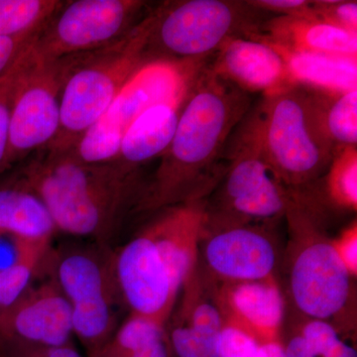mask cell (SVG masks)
Instances as JSON below:
<instances>
[{
  "instance_id": "obj_1",
  "label": "cell",
  "mask_w": 357,
  "mask_h": 357,
  "mask_svg": "<svg viewBox=\"0 0 357 357\" xmlns=\"http://www.w3.org/2000/svg\"><path fill=\"white\" fill-rule=\"evenodd\" d=\"M248 105V96L213 70L192 81L173 139L135 211H162L202 199L217 180L215 163Z\"/></svg>"
},
{
  "instance_id": "obj_2",
  "label": "cell",
  "mask_w": 357,
  "mask_h": 357,
  "mask_svg": "<svg viewBox=\"0 0 357 357\" xmlns=\"http://www.w3.org/2000/svg\"><path fill=\"white\" fill-rule=\"evenodd\" d=\"M18 174L48 208L57 231L112 248L143 188L114 163L86 164L70 150L35 154Z\"/></svg>"
},
{
  "instance_id": "obj_3",
  "label": "cell",
  "mask_w": 357,
  "mask_h": 357,
  "mask_svg": "<svg viewBox=\"0 0 357 357\" xmlns=\"http://www.w3.org/2000/svg\"><path fill=\"white\" fill-rule=\"evenodd\" d=\"M147 35L148 14L119 41L59 60L61 126L49 150H72L102 119L129 79L148 62Z\"/></svg>"
},
{
  "instance_id": "obj_4",
  "label": "cell",
  "mask_w": 357,
  "mask_h": 357,
  "mask_svg": "<svg viewBox=\"0 0 357 357\" xmlns=\"http://www.w3.org/2000/svg\"><path fill=\"white\" fill-rule=\"evenodd\" d=\"M246 129L291 189L324 175L335 155L319 128L311 91L295 84L266 95Z\"/></svg>"
},
{
  "instance_id": "obj_5",
  "label": "cell",
  "mask_w": 357,
  "mask_h": 357,
  "mask_svg": "<svg viewBox=\"0 0 357 357\" xmlns=\"http://www.w3.org/2000/svg\"><path fill=\"white\" fill-rule=\"evenodd\" d=\"M194 76V64L148 61L129 79L109 109L79 138L70 151L86 164H109L122 138L138 117L154 105L184 103Z\"/></svg>"
},
{
  "instance_id": "obj_6",
  "label": "cell",
  "mask_w": 357,
  "mask_h": 357,
  "mask_svg": "<svg viewBox=\"0 0 357 357\" xmlns=\"http://www.w3.org/2000/svg\"><path fill=\"white\" fill-rule=\"evenodd\" d=\"M248 2L185 0L166 2L148 13V61L194 64L245 28Z\"/></svg>"
},
{
  "instance_id": "obj_7",
  "label": "cell",
  "mask_w": 357,
  "mask_h": 357,
  "mask_svg": "<svg viewBox=\"0 0 357 357\" xmlns=\"http://www.w3.org/2000/svg\"><path fill=\"white\" fill-rule=\"evenodd\" d=\"M146 2L138 0H70L46 21L30 47L38 62L96 50L119 41L140 22Z\"/></svg>"
},
{
  "instance_id": "obj_8",
  "label": "cell",
  "mask_w": 357,
  "mask_h": 357,
  "mask_svg": "<svg viewBox=\"0 0 357 357\" xmlns=\"http://www.w3.org/2000/svg\"><path fill=\"white\" fill-rule=\"evenodd\" d=\"M297 225L290 265V292L294 304L307 318L330 321L344 312L349 297L352 277L326 238L307 225L304 211L288 215Z\"/></svg>"
},
{
  "instance_id": "obj_9",
  "label": "cell",
  "mask_w": 357,
  "mask_h": 357,
  "mask_svg": "<svg viewBox=\"0 0 357 357\" xmlns=\"http://www.w3.org/2000/svg\"><path fill=\"white\" fill-rule=\"evenodd\" d=\"M225 172L222 210L208 215L241 222H266L301 208L293 189L284 184L248 129L238 138Z\"/></svg>"
},
{
  "instance_id": "obj_10",
  "label": "cell",
  "mask_w": 357,
  "mask_h": 357,
  "mask_svg": "<svg viewBox=\"0 0 357 357\" xmlns=\"http://www.w3.org/2000/svg\"><path fill=\"white\" fill-rule=\"evenodd\" d=\"M61 88L60 61L38 62L32 57L29 48L13 98L8 170L53 144L61 126Z\"/></svg>"
},
{
  "instance_id": "obj_11",
  "label": "cell",
  "mask_w": 357,
  "mask_h": 357,
  "mask_svg": "<svg viewBox=\"0 0 357 357\" xmlns=\"http://www.w3.org/2000/svg\"><path fill=\"white\" fill-rule=\"evenodd\" d=\"M114 249L93 243L53 250L45 265L69 301L73 321H105L119 316L122 300Z\"/></svg>"
},
{
  "instance_id": "obj_12",
  "label": "cell",
  "mask_w": 357,
  "mask_h": 357,
  "mask_svg": "<svg viewBox=\"0 0 357 357\" xmlns=\"http://www.w3.org/2000/svg\"><path fill=\"white\" fill-rule=\"evenodd\" d=\"M115 277L129 314L169 321L178 298L165 263L146 229L114 249Z\"/></svg>"
},
{
  "instance_id": "obj_13",
  "label": "cell",
  "mask_w": 357,
  "mask_h": 357,
  "mask_svg": "<svg viewBox=\"0 0 357 357\" xmlns=\"http://www.w3.org/2000/svg\"><path fill=\"white\" fill-rule=\"evenodd\" d=\"M204 256L211 275L225 283L274 276L277 249L266 230L253 222L208 217Z\"/></svg>"
},
{
  "instance_id": "obj_14",
  "label": "cell",
  "mask_w": 357,
  "mask_h": 357,
  "mask_svg": "<svg viewBox=\"0 0 357 357\" xmlns=\"http://www.w3.org/2000/svg\"><path fill=\"white\" fill-rule=\"evenodd\" d=\"M72 310L49 275L33 280L13 304L0 309V338L39 345L73 342Z\"/></svg>"
},
{
  "instance_id": "obj_15",
  "label": "cell",
  "mask_w": 357,
  "mask_h": 357,
  "mask_svg": "<svg viewBox=\"0 0 357 357\" xmlns=\"http://www.w3.org/2000/svg\"><path fill=\"white\" fill-rule=\"evenodd\" d=\"M145 229L165 263L175 290L180 295L185 282L198 268L199 245L203 241L208 213L199 201L164 208Z\"/></svg>"
},
{
  "instance_id": "obj_16",
  "label": "cell",
  "mask_w": 357,
  "mask_h": 357,
  "mask_svg": "<svg viewBox=\"0 0 357 357\" xmlns=\"http://www.w3.org/2000/svg\"><path fill=\"white\" fill-rule=\"evenodd\" d=\"M217 301L225 321L243 328L260 344L280 340L285 303L274 276L225 283Z\"/></svg>"
},
{
  "instance_id": "obj_17",
  "label": "cell",
  "mask_w": 357,
  "mask_h": 357,
  "mask_svg": "<svg viewBox=\"0 0 357 357\" xmlns=\"http://www.w3.org/2000/svg\"><path fill=\"white\" fill-rule=\"evenodd\" d=\"M182 303L167 326L175 357H218V347L225 319L218 301L208 299L198 268L183 287Z\"/></svg>"
},
{
  "instance_id": "obj_18",
  "label": "cell",
  "mask_w": 357,
  "mask_h": 357,
  "mask_svg": "<svg viewBox=\"0 0 357 357\" xmlns=\"http://www.w3.org/2000/svg\"><path fill=\"white\" fill-rule=\"evenodd\" d=\"M218 50L213 72L237 88L269 95L288 86L286 81L292 84L281 54L265 42L232 37Z\"/></svg>"
},
{
  "instance_id": "obj_19",
  "label": "cell",
  "mask_w": 357,
  "mask_h": 357,
  "mask_svg": "<svg viewBox=\"0 0 357 357\" xmlns=\"http://www.w3.org/2000/svg\"><path fill=\"white\" fill-rule=\"evenodd\" d=\"M260 41L285 53H323L356 58L357 34L314 18L279 16L266 23Z\"/></svg>"
},
{
  "instance_id": "obj_20",
  "label": "cell",
  "mask_w": 357,
  "mask_h": 357,
  "mask_svg": "<svg viewBox=\"0 0 357 357\" xmlns=\"http://www.w3.org/2000/svg\"><path fill=\"white\" fill-rule=\"evenodd\" d=\"M57 232L43 201L20 174L0 178V234L52 243Z\"/></svg>"
},
{
  "instance_id": "obj_21",
  "label": "cell",
  "mask_w": 357,
  "mask_h": 357,
  "mask_svg": "<svg viewBox=\"0 0 357 357\" xmlns=\"http://www.w3.org/2000/svg\"><path fill=\"white\" fill-rule=\"evenodd\" d=\"M184 103L154 105L136 119L122 138L119 153L112 163L128 173L160 158L170 145Z\"/></svg>"
},
{
  "instance_id": "obj_22",
  "label": "cell",
  "mask_w": 357,
  "mask_h": 357,
  "mask_svg": "<svg viewBox=\"0 0 357 357\" xmlns=\"http://www.w3.org/2000/svg\"><path fill=\"white\" fill-rule=\"evenodd\" d=\"M279 53L285 61L292 84L326 93L356 89V58L323 53Z\"/></svg>"
},
{
  "instance_id": "obj_23",
  "label": "cell",
  "mask_w": 357,
  "mask_h": 357,
  "mask_svg": "<svg viewBox=\"0 0 357 357\" xmlns=\"http://www.w3.org/2000/svg\"><path fill=\"white\" fill-rule=\"evenodd\" d=\"M86 357H175V354L165 324L129 314L112 337Z\"/></svg>"
},
{
  "instance_id": "obj_24",
  "label": "cell",
  "mask_w": 357,
  "mask_h": 357,
  "mask_svg": "<svg viewBox=\"0 0 357 357\" xmlns=\"http://www.w3.org/2000/svg\"><path fill=\"white\" fill-rule=\"evenodd\" d=\"M311 96L319 128L335 154L357 143V89L344 93L312 89Z\"/></svg>"
},
{
  "instance_id": "obj_25",
  "label": "cell",
  "mask_w": 357,
  "mask_h": 357,
  "mask_svg": "<svg viewBox=\"0 0 357 357\" xmlns=\"http://www.w3.org/2000/svg\"><path fill=\"white\" fill-rule=\"evenodd\" d=\"M51 243H34L0 234V301L13 291L26 264H44Z\"/></svg>"
},
{
  "instance_id": "obj_26",
  "label": "cell",
  "mask_w": 357,
  "mask_h": 357,
  "mask_svg": "<svg viewBox=\"0 0 357 357\" xmlns=\"http://www.w3.org/2000/svg\"><path fill=\"white\" fill-rule=\"evenodd\" d=\"M63 2L60 0H0V38L39 29Z\"/></svg>"
},
{
  "instance_id": "obj_27",
  "label": "cell",
  "mask_w": 357,
  "mask_h": 357,
  "mask_svg": "<svg viewBox=\"0 0 357 357\" xmlns=\"http://www.w3.org/2000/svg\"><path fill=\"white\" fill-rule=\"evenodd\" d=\"M326 188L333 203L340 208L356 211V147L345 148L335 155L328 170Z\"/></svg>"
},
{
  "instance_id": "obj_28",
  "label": "cell",
  "mask_w": 357,
  "mask_h": 357,
  "mask_svg": "<svg viewBox=\"0 0 357 357\" xmlns=\"http://www.w3.org/2000/svg\"><path fill=\"white\" fill-rule=\"evenodd\" d=\"M299 333L316 357H357L356 349L340 337L330 321L310 319Z\"/></svg>"
},
{
  "instance_id": "obj_29",
  "label": "cell",
  "mask_w": 357,
  "mask_h": 357,
  "mask_svg": "<svg viewBox=\"0 0 357 357\" xmlns=\"http://www.w3.org/2000/svg\"><path fill=\"white\" fill-rule=\"evenodd\" d=\"M29 48L20 56L6 74L0 77V176L9 171L7 166V153L13 98L18 81L25 67Z\"/></svg>"
},
{
  "instance_id": "obj_30",
  "label": "cell",
  "mask_w": 357,
  "mask_h": 357,
  "mask_svg": "<svg viewBox=\"0 0 357 357\" xmlns=\"http://www.w3.org/2000/svg\"><path fill=\"white\" fill-rule=\"evenodd\" d=\"M312 8L317 20L357 34L356 1H314Z\"/></svg>"
},
{
  "instance_id": "obj_31",
  "label": "cell",
  "mask_w": 357,
  "mask_h": 357,
  "mask_svg": "<svg viewBox=\"0 0 357 357\" xmlns=\"http://www.w3.org/2000/svg\"><path fill=\"white\" fill-rule=\"evenodd\" d=\"M0 357H86L74 342L62 345H39L0 338Z\"/></svg>"
},
{
  "instance_id": "obj_32",
  "label": "cell",
  "mask_w": 357,
  "mask_h": 357,
  "mask_svg": "<svg viewBox=\"0 0 357 357\" xmlns=\"http://www.w3.org/2000/svg\"><path fill=\"white\" fill-rule=\"evenodd\" d=\"M260 342L243 328L225 321L218 357H257Z\"/></svg>"
},
{
  "instance_id": "obj_33",
  "label": "cell",
  "mask_w": 357,
  "mask_h": 357,
  "mask_svg": "<svg viewBox=\"0 0 357 357\" xmlns=\"http://www.w3.org/2000/svg\"><path fill=\"white\" fill-rule=\"evenodd\" d=\"M41 28L16 36L0 38V77L6 74L20 56L31 46L38 36Z\"/></svg>"
},
{
  "instance_id": "obj_34",
  "label": "cell",
  "mask_w": 357,
  "mask_h": 357,
  "mask_svg": "<svg viewBox=\"0 0 357 357\" xmlns=\"http://www.w3.org/2000/svg\"><path fill=\"white\" fill-rule=\"evenodd\" d=\"M248 6L255 9L271 11V13L280 14V16L289 17L314 18L317 20L312 13V1L304 0H253L246 1Z\"/></svg>"
},
{
  "instance_id": "obj_35",
  "label": "cell",
  "mask_w": 357,
  "mask_h": 357,
  "mask_svg": "<svg viewBox=\"0 0 357 357\" xmlns=\"http://www.w3.org/2000/svg\"><path fill=\"white\" fill-rule=\"evenodd\" d=\"M333 248L340 261L354 278L357 275V227L354 222L338 236L332 239Z\"/></svg>"
},
{
  "instance_id": "obj_36",
  "label": "cell",
  "mask_w": 357,
  "mask_h": 357,
  "mask_svg": "<svg viewBox=\"0 0 357 357\" xmlns=\"http://www.w3.org/2000/svg\"><path fill=\"white\" fill-rule=\"evenodd\" d=\"M283 347L286 357H316L299 333L293 335Z\"/></svg>"
},
{
  "instance_id": "obj_37",
  "label": "cell",
  "mask_w": 357,
  "mask_h": 357,
  "mask_svg": "<svg viewBox=\"0 0 357 357\" xmlns=\"http://www.w3.org/2000/svg\"><path fill=\"white\" fill-rule=\"evenodd\" d=\"M257 357H286L283 344L280 340L260 344Z\"/></svg>"
}]
</instances>
